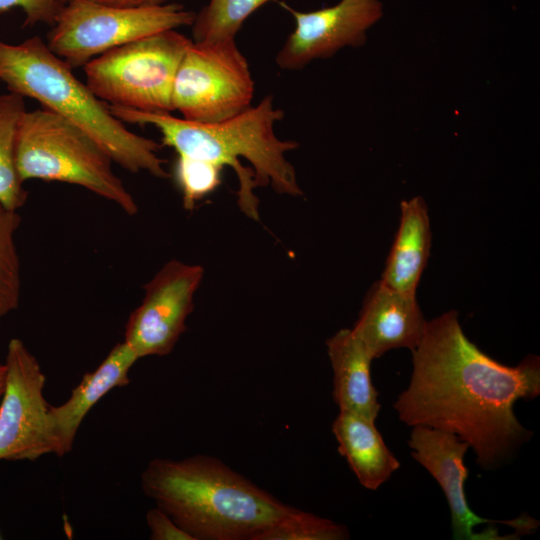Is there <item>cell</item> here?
<instances>
[{
    "mask_svg": "<svg viewBox=\"0 0 540 540\" xmlns=\"http://www.w3.org/2000/svg\"><path fill=\"white\" fill-rule=\"evenodd\" d=\"M411 351V379L393 405L403 423L458 436L485 470L506 464L529 441L532 432L516 418L514 404L540 394L538 357L513 367L499 363L466 337L455 310L427 321Z\"/></svg>",
    "mask_w": 540,
    "mask_h": 540,
    "instance_id": "6da1fadb",
    "label": "cell"
},
{
    "mask_svg": "<svg viewBox=\"0 0 540 540\" xmlns=\"http://www.w3.org/2000/svg\"><path fill=\"white\" fill-rule=\"evenodd\" d=\"M109 108L123 123L157 128L162 144L173 148L178 155L231 167L239 182L238 206L251 219L259 220V201L254 194L257 186L270 185L277 193L290 196L303 194L296 171L285 156L299 144L276 136L274 126L284 118V112L275 108L272 95L216 123L193 122L171 113Z\"/></svg>",
    "mask_w": 540,
    "mask_h": 540,
    "instance_id": "7a4b0ae2",
    "label": "cell"
},
{
    "mask_svg": "<svg viewBox=\"0 0 540 540\" xmlns=\"http://www.w3.org/2000/svg\"><path fill=\"white\" fill-rule=\"evenodd\" d=\"M141 487L194 540H255L294 508L207 455L154 458Z\"/></svg>",
    "mask_w": 540,
    "mask_h": 540,
    "instance_id": "3957f363",
    "label": "cell"
},
{
    "mask_svg": "<svg viewBox=\"0 0 540 540\" xmlns=\"http://www.w3.org/2000/svg\"><path fill=\"white\" fill-rule=\"evenodd\" d=\"M0 80L91 137L120 167L167 178L160 145L129 130L46 43L33 36L18 44L0 40Z\"/></svg>",
    "mask_w": 540,
    "mask_h": 540,
    "instance_id": "277c9868",
    "label": "cell"
},
{
    "mask_svg": "<svg viewBox=\"0 0 540 540\" xmlns=\"http://www.w3.org/2000/svg\"><path fill=\"white\" fill-rule=\"evenodd\" d=\"M15 163L20 179L62 182L83 187L116 204L128 215L138 205L113 161L80 128L43 107L25 111L16 136Z\"/></svg>",
    "mask_w": 540,
    "mask_h": 540,
    "instance_id": "5b68a950",
    "label": "cell"
},
{
    "mask_svg": "<svg viewBox=\"0 0 540 540\" xmlns=\"http://www.w3.org/2000/svg\"><path fill=\"white\" fill-rule=\"evenodd\" d=\"M191 41L171 29L114 48L83 66L86 85L109 106L171 113L174 79Z\"/></svg>",
    "mask_w": 540,
    "mask_h": 540,
    "instance_id": "8992f818",
    "label": "cell"
},
{
    "mask_svg": "<svg viewBox=\"0 0 540 540\" xmlns=\"http://www.w3.org/2000/svg\"><path fill=\"white\" fill-rule=\"evenodd\" d=\"M195 13L183 5L120 7L92 0H67L48 33L49 49L72 69L144 37L191 26Z\"/></svg>",
    "mask_w": 540,
    "mask_h": 540,
    "instance_id": "52a82bcc",
    "label": "cell"
},
{
    "mask_svg": "<svg viewBox=\"0 0 540 540\" xmlns=\"http://www.w3.org/2000/svg\"><path fill=\"white\" fill-rule=\"evenodd\" d=\"M254 81L234 38L191 41L172 89V109L182 118L216 123L251 107Z\"/></svg>",
    "mask_w": 540,
    "mask_h": 540,
    "instance_id": "ba28073f",
    "label": "cell"
},
{
    "mask_svg": "<svg viewBox=\"0 0 540 540\" xmlns=\"http://www.w3.org/2000/svg\"><path fill=\"white\" fill-rule=\"evenodd\" d=\"M408 445L412 449L411 456L427 469L445 494L454 539L513 540L537 530L539 521L526 514L512 520H492L470 509L464 488L469 471L463 461L469 445L458 436L414 426Z\"/></svg>",
    "mask_w": 540,
    "mask_h": 540,
    "instance_id": "9c48e42d",
    "label": "cell"
},
{
    "mask_svg": "<svg viewBox=\"0 0 540 540\" xmlns=\"http://www.w3.org/2000/svg\"><path fill=\"white\" fill-rule=\"evenodd\" d=\"M0 399V461H35L54 453L47 403L46 376L37 358L19 338H12L5 360Z\"/></svg>",
    "mask_w": 540,
    "mask_h": 540,
    "instance_id": "30bf717a",
    "label": "cell"
},
{
    "mask_svg": "<svg viewBox=\"0 0 540 540\" xmlns=\"http://www.w3.org/2000/svg\"><path fill=\"white\" fill-rule=\"evenodd\" d=\"M203 275L200 265L173 259L144 285V297L127 320L123 340L139 359L172 352L186 330Z\"/></svg>",
    "mask_w": 540,
    "mask_h": 540,
    "instance_id": "8fae6325",
    "label": "cell"
},
{
    "mask_svg": "<svg viewBox=\"0 0 540 540\" xmlns=\"http://www.w3.org/2000/svg\"><path fill=\"white\" fill-rule=\"evenodd\" d=\"M295 28L278 51L275 62L283 70L303 69L316 59L333 56L345 47L365 43L367 32L383 16L381 0H340L313 11H299L285 3Z\"/></svg>",
    "mask_w": 540,
    "mask_h": 540,
    "instance_id": "7c38bea8",
    "label": "cell"
},
{
    "mask_svg": "<svg viewBox=\"0 0 540 540\" xmlns=\"http://www.w3.org/2000/svg\"><path fill=\"white\" fill-rule=\"evenodd\" d=\"M426 324L416 295L399 292L379 280L366 296L352 331L375 359L391 349L416 348Z\"/></svg>",
    "mask_w": 540,
    "mask_h": 540,
    "instance_id": "4fadbf2b",
    "label": "cell"
},
{
    "mask_svg": "<svg viewBox=\"0 0 540 540\" xmlns=\"http://www.w3.org/2000/svg\"><path fill=\"white\" fill-rule=\"evenodd\" d=\"M138 359L124 341L117 343L93 371L83 375L64 403L49 407L53 454L63 457L72 450L78 429L88 412L112 389L129 384V371Z\"/></svg>",
    "mask_w": 540,
    "mask_h": 540,
    "instance_id": "5bb4252c",
    "label": "cell"
},
{
    "mask_svg": "<svg viewBox=\"0 0 540 540\" xmlns=\"http://www.w3.org/2000/svg\"><path fill=\"white\" fill-rule=\"evenodd\" d=\"M333 370V398L340 410L375 421L378 392L371 381L373 358L352 329H341L326 341Z\"/></svg>",
    "mask_w": 540,
    "mask_h": 540,
    "instance_id": "9a60e30c",
    "label": "cell"
},
{
    "mask_svg": "<svg viewBox=\"0 0 540 540\" xmlns=\"http://www.w3.org/2000/svg\"><path fill=\"white\" fill-rule=\"evenodd\" d=\"M400 208L399 228L380 281L399 292L416 295L431 246L428 208L420 196L402 201Z\"/></svg>",
    "mask_w": 540,
    "mask_h": 540,
    "instance_id": "2e32d148",
    "label": "cell"
},
{
    "mask_svg": "<svg viewBox=\"0 0 540 540\" xmlns=\"http://www.w3.org/2000/svg\"><path fill=\"white\" fill-rule=\"evenodd\" d=\"M338 451L346 459L360 484L376 490L400 467L388 449L375 421L340 410L332 424Z\"/></svg>",
    "mask_w": 540,
    "mask_h": 540,
    "instance_id": "e0dca14e",
    "label": "cell"
},
{
    "mask_svg": "<svg viewBox=\"0 0 540 540\" xmlns=\"http://www.w3.org/2000/svg\"><path fill=\"white\" fill-rule=\"evenodd\" d=\"M25 111L24 97L10 91L0 94V202L17 211L28 198L15 163L17 130Z\"/></svg>",
    "mask_w": 540,
    "mask_h": 540,
    "instance_id": "ac0fdd59",
    "label": "cell"
},
{
    "mask_svg": "<svg viewBox=\"0 0 540 540\" xmlns=\"http://www.w3.org/2000/svg\"><path fill=\"white\" fill-rule=\"evenodd\" d=\"M271 0H209L192 23L196 42L234 38L243 23L258 8Z\"/></svg>",
    "mask_w": 540,
    "mask_h": 540,
    "instance_id": "d6986e66",
    "label": "cell"
},
{
    "mask_svg": "<svg viewBox=\"0 0 540 540\" xmlns=\"http://www.w3.org/2000/svg\"><path fill=\"white\" fill-rule=\"evenodd\" d=\"M21 224L17 210L0 202V317L17 309L21 298V264L15 235Z\"/></svg>",
    "mask_w": 540,
    "mask_h": 540,
    "instance_id": "ffe728a7",
    "label": "cell"
},
{
    "mask_svg": "<svg viewBox=\"0 0 540 540\" xmlns=\"http://www.w3.org/2000/svg\"><path fill=\"white\" fill-rule=\"evenodd\" d=\"M349 537L345 526L293 508L255 540H344Z\"/></svg>",
    "mask_w": 540,
    "mask_h": 540,
    "instance_id": "44dd1931",
    "label": "cell"
},
{
    "mask_svg": "<svg viewBox=\"0 0 540 540\" xmlns=\"http://www.w3.org/2000/svg\"><path fill=\"white\" fill-rule=\"evenodd\" d=\"M223 168L210 161L178 155L173 174L186 210H192L220 185Z\"/></svg>",
    "mask_w": 540,
    "mask_h": 540,
    "instance_id": "7402d4cb",
    "label": "cell"
},
{
    "mask_svg": "<svg viewBox=\"0 0 540 540\" xmlns=\"http://www.w3.org/2000/svg\"><path fill=\"white\" fill-rule=\"evenodd\" d=\"M66 2L67 0H0V13L20 8L25 16L24 26H52Z\"/></svg>",
    "mask_w": 540,
    "mask_h": 540,
    "instance_id": "603a6c76",
    "label": "cell"
},
{
    "mask_svg": "<svg viewBox=\"0 0 540 540\" xmlns=\"http://www.w3.org/2000/svg\"><path fill=\"white\" fill-rule=\"evenodd\" d=\"M146 523L151 540H194L166 512L159 507L146 513Z\"/></svg>",
    "mask_w": 540,
    "mask_h": 540,
    "instance_id": "cb8c5ba5",
    "label": "cell"
},
{
    "mask_svg": "<svg viewBox=\"0 0 540 540\" xmlns=\"http://www.w3.org/2000/svg\"><path fill=\"white\" fill-rule=\"evenodd\" d=\"M98 3L120 7H147L170 3L172 0H92Z\"/></svg>",
    "mask_w": 540,
    "mask_h": 540,
    "instance_id": "d4e9b609",
    "label": "cell"
},
{
    "mask_svg": "<svg viewBox=\"0 0 540 540\" xmlns=\"http://www.w3.org/2000/svg\"><path fill=\"white\" fill-rule=\"evenodd\" d=\"M5 376H6V367L5 364L0 363V399L4 392L5 387Z\"/></svg>",
    "mask_w": 540,
    "mask_h": 540,
    "instance_id": "484cf974",
    "label": "cell"
},
{
    "mask_svg": "<svg viewBox=\"0 0 540 540\" xmlns=\"http://www.w3.org/2000/svg\"><path fill=\"white\" fill-rule=\"evenodd\" d=\"M0 539H1V535H0Z\"/></svg>",
    "mask_w": 540,
    "mask_h": 540,
    "instance_id": "4316f807",
    "label": "cell"
},
{
    "mask_svg": "<svg viewBox=\"0 0 540 540\" xmlns=\"http://www.w3.org/2000/svg\"><path fill=\"white\" fill-rule=\"evenodd\" d=\"M2 317H0V320H1Z\"/></svg>",
    "mask_w": 540,
    "mask_h": 540,
    "instance_id": "83f0119b",
    "label": "cell"
}]
</instances>
